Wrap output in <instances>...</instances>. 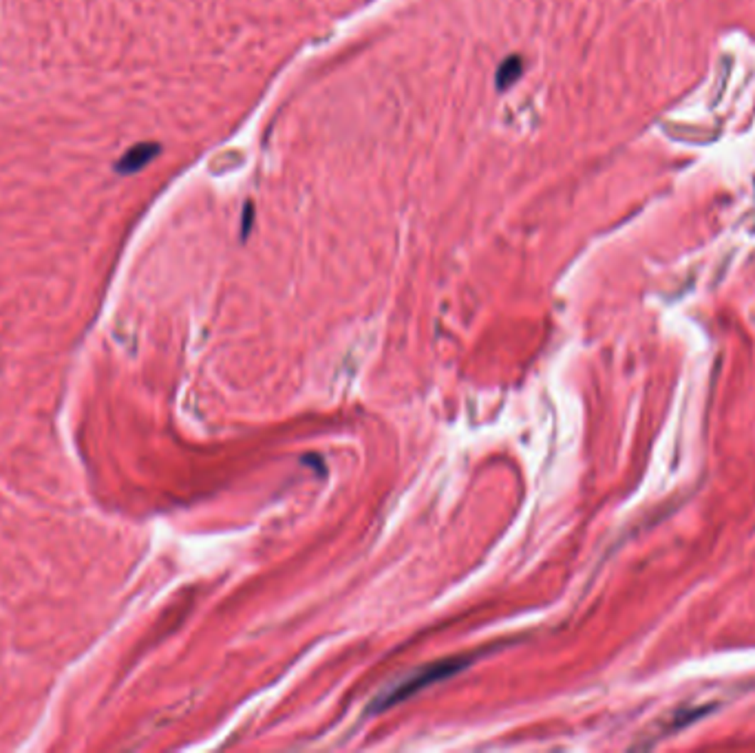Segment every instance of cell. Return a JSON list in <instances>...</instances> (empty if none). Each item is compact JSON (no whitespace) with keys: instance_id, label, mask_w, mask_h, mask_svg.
I'll return each mask as SVG.
<instances>
[{"instance_id":"1","label":"cell","mask_w":755,"mask_h":753,"mask_svg":"<svg viewBox=\"0 0 755 753\" xmlns=\"http://www.w3.org/2000/svg\"><path fill=\"white\" fill-rule=\"evenodd\" d=\"M470 663L468 656H458V658H444V660H438V663H431V665H424V667H418V670H413L411 674H406L404 678L396 680L394 685H389L382 694H378L369 707V712L376 714V712H384V709H389L398 702H404L408 696H413L418 692H422L424 687L428 685H435L444 678H450L460 674L462 670H466Z\"/></svg>"},{"instance_id":"2","label":"cell","mask_w":755,"mask_h":753,"mask_svg":"<svg viewBox=\"0 0 755 753\" xmlns=\"http://www.w3.org/2000/svg\"><path fill=\"white\" fill-rule=\"evenodd\" d=\"M522 71H524V62H522V58L510 56L508 60H504V62H502V67H500V73H497V89H502V91H504V89L512 87V84H514L517 80H519Z\"/></svg>"},{"instance_id":"3","label":"cell","mask_w":755,"mask_h":753,"mask_svg":"<svg viewBox=\"0 0 755 753\" xmlns=\"http://www.w3.org/2000/svg\"><path fill=\"white\" fill-rule=\"evenodd\" d=\"M157 153V148L155 146H139V148H135L133 150V153L131 155H128V164H131V168L135 170V168H139V166H144L150 157H153Z\"/></svg>"}]
</instances>
